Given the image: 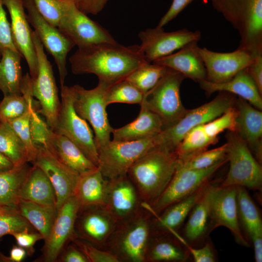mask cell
Here are the masks:
<instances>
[{"instance_id":"ee69618b","label":"cell","mask_w":262,"mask_h":262,"mask_svg":"<svg viewBox=\"0 0 262 262\" xmlns=\"http://www.w3.org/2000/svg\"><path fill=\"white\" fill-rule=\"evenodd\" d=\"M7 123L23 143L27 152L28 162L33 164L35 160L38 150L32 138L29 109L21 116Z\"/></svg>"},{"instance_id":"4dcf8cb0","label":"cell","mask_w":262,"mask_h":262,"mask_svg":"<svg viewBox=\"0 0 262 262\" xmlns=\"http://www.w3.org/2000/svg\"><path fill=\"white\" fill-rule=\"evenodd\" d=\"M20 200L56 208L53 187L45 173L35 164L30 167L20 191L19 201Z\"/></svg>"},{"instance_id":"d6986e66","label":"cell","mask_w":262,"mask_h":262,"mask_svg":"<svg viewBox=\"0 0 262 262\" xmlns=\"http://www.w3.org/2000/svg\"><path fill=\"white\" fill-rule=\"evenodd\" d=\"M199 53L206 69V80L214 83L230 80L249 66L256 56L239 49L229 52H218L199 48Z\"/></svg>"},{"instance_id":"484cf974","label":"cell","mask_w":262,"mask_h":262,"mask_svg":"<svg viewBox=\"0 0 262 262\" xmlns=\"http://www.w3.org/2000/svg\"><path fill=\"white\" fill-rule=\"evenodd\" d=\"M140 105V113L136 119L122 127L113 129V140L126 141L151 138L163 130V123L159 116L148 109L144 103Z\"/></svg>"},{"instance_id":"e0dca14e","label":"cell","mask_w":262,"mask_h":262,"mask_svg":"<svg viewBox=\"0 0 262 262\" xmlns=\"http://www.w3.org/2000/svg\"><path fill=\"white\" fill-rule=\"evenodd\" d=\"M117 224L104 205L88 207L79 211L75 225V237L105 249Z\"/></svg>"},{"instance_id":"2e32d148","label":"cell","mask_w":262,"mask_h":262,"mask_svg":"<svg viewBox=\"0 0 262 262\" xmlns=\"http://www.w3.org/2000/svg\"><path fill=\"white\" fill-rule=\"evenodd\" d=\"M138 36L141 42L139 46L146 61L152 63L173 53L191 42L198 41L201 33L199 31L193 32L186 29L166 32L163 28L156 27L141 31Z\"/></svg>"},{"instance_id":"7a4b0ae2","label":"cell","mask_w":262,"mask_h":262,"mask_svg":"<svg viewBox=\"0 0 262 262\" xmlns=\"http://www.w3.org/2000/svg\"><path fill=\"white\" fill-rule=\"evenodd\" d=\"M179 163L175 151L155 146L131 166L127 175L136 188L142 203L150 205L161 195L171 180Z\"/></svg>"},{"instance_id":"9a60e30c","label":"cell","mask_w":262,"mask_h":262,"mask_svg":"<svg viewBox=\"0 0 262 262\" xmlns=\"http://www.w3.org/2000/svg\"><path fill=\"white\" fill-rule=\"evenodd\" d=\"M212 229L223 226L228 229L236 241L247 246L249 244L241 230L238 214L236 186H216L209 184L206 188Z\"/></svg>"},{"instance_id":"d6a6232c","label":"cell","mask_w":262,"mask_h":262,"mask_svg":"<svg viewBox=\"0 0 262 262\" xmlns=\"http://www.w3.org/2000/svg\"><path fill=\"white\" fill-rule=\"evenodd\" d=\"M28 163L0 172V207L16 208L20 191L31 167Z\"/></svg>"},{"instance_id":"f6af8a7d","label":"cell","mask_w":262,"mask_h":262,"mask_svg":"<svg viewBox=\"0 0 262 262\" xmlns=\"http://www.w3.org/2000/svg\"><path fill=\"white\" fill-rule=\"evenodd\" d=\"M237 115L236 107H230L219 116L203 124L205 132L210 137L218 139L217 136L225 130L235 132Z\"/></svg>"},{"instance_id":"ac0fdd59","label":"cell","mask_w":262,"mask_h":262,"mask_svg":"<svg viewBox=\"0 0 262 262\" xmlns=\"http://www.w3.org/2000/svg\"><path fill=\"white\" fill-rule=\"evenodd\" d=\"M37 153L33 163L45 173L55 193L57 211L73 196L79 175L63 163L54 154L44 147H37Z\"/></svg>"},{"instance_id":"8d00e7d4","label":"cell","mask_w":262,"mask_h":262,"mask_svg":"<svg viewBox=\"0 0 262 262\" xmlns=\"http://www.w3.org/2000/svg\"><path fill=\"white\" fill-rule=\"evenodd\" d=\"M217 141V139L211 138L206 134L203 124L199 125L192 129L184 135L175 152L179 161H183L206 150L209 146Z\"/></svg>"},{"instance_id":"f546056e","label":"cell","mask_w":262,"mask_h":262,"mask_svg":"<svg viewBox=\"0 0 262 262\" xmlns=\"http://www.w3.org/2000/svg\"><path fill=\"white\" fill-rule=\"evenodd\" d=\"M179 241L168 232L151 230L146 252V262L186 261L189 251Z\"/></svg>"},{"instance_id":"6da1fadb","label":"cell","mask_w":262,"mask_h":262,"mask_svg":"<svg viewBox=\"0 0 262 262\" xmlns=\"http://www.w3.org/2000/svg\"><path fill=\"white\" fill-rule=\"evenodd\" d=\"M69 60L73 74H93L98 82L110 86L147 62L139 46H124L117 42L78 48Z\"/></svg>"},{"instance_id":"f5cc1de1","label":"cell","mask_w":262,"mask_h":262,"mask_svg":"<svg viewBox=\"0 0 262 262\" xmlns=\"http://www.w3.org/2000/svg\"><path fill=\"white\" fill-rule=\"evenodd\" d=\"M194 0H173L168 11L160 19L158 28L163 27L176 17V16Z\"/></svg>"},{"instance_id":"c3c4849f","label":"cell","mask_w":262,"mask_h":262,"mask_svg":"<svg viewBox=\"0 0 262 262\" xmlns=\"http://www.w3.org/2000/svg\"><path fill=\"white\" fill-rule=\"evenodd\" d=\"M71 241L82 252L88 262H119L110 251L98 247L83 239L74 237Z\"/></svg>"},{"instance_id":"4316f807","label":"cell","mask_w":262,"mask_h":262,"mask_svg":"<svg viewBox=\"0 0 262 262\" xmlns=\"http://www.w3.org/2000/svg\"><path fill=\"white\" fill-rule=\"evenodd\" d=\"M209 183L207 182L188 196L168 206L160 214L153 215L151 230L169 233L176 231L202 197Z\"/></svg>"},{"instance_id":"ab89813d","label":"cell","mask_w":262,"mask_h":262,"mask_svg":"<svg viewBox=\"0 0 262 262\" xmlns=\"http://www.w3.org/2000/svg\"><path fill=\"white\" fill-rule=\"evenodd\" d=\"M167 67L152 63H145L126 78L144 94L151 90L163 76Z\"/></svg>"},{"instance_id":"681fc988","label":"cell","mask_w":262,"mask_h":262,"mask_svg":"<svg viewBox=\"0 0 262 262\" xmlns=\"http://www.w3.org/2000/svg\"><path fill=\"white\" fill-rule=\"evenodd\" d=\"M2 0H0V55L6 49L17 51L12 37L11 24L6 16Z\"/></svg>"},{"instance_id":"9f6ffc18","label":"cell","mask_w":262,"mask_h":262,"mask_svg":"<svg viewBox=\"0 0 262 262\" xmlns=\"http://www.w3.org/2000/svg\"><path fill=\"white\" fill-rule=\"evenodd\" d=\"M60 260L63 262H88L84 254L74 244L67 246Z\"/></svg>"},{"instance_id":"8992f818","label":"cell","mask_w":262,"mask_h":262,"mask_svg":"<svg viewBox=\"0 0 262 262\" xmlns=\"http://www.w3.org/2000/svg\"><path fill=\"white\" fill-rule=\"evenodd\" d=\"M110 86L98 82L92 89L76 84L71 87L73 106L77 114L91 125L98 151L108 144L113 128L109 122L106 111V95Z\"/></svg>"},{"instance_id":"1f68e13d","label":"cell","mask_w":262,"mask_h":262,"mask_svg":"<svg viewBox=\"0 0 262 262\" xmlns=\"http://www.w3.org/2000/svg\"><path fill=\"white\" fill-rule=\"evenodd\" d=\"M1 56L0 90L4 96L21 94V54L17 51L6 49L2 52Z\"/></svg>"},{"instance_id":"8fae6325","label":"cell","mask_w":262,"mask_h":262,"mask_svg":"<svg viewBox=\"0 0 262 262\" xmlns=\"http://www.w3.org/2000/svg\"><path fill=\"white\" fill-rule=\"evenodd\" d=\"M228 162L226 156L209 167L184 169L178 166L168 185L161 195L150 205L143 204L153 215L160 214L171 205L188 196L209 182L213 174Z\"/></svg>"},{"instance_id":"680465c9","label":"cell","mask_w":262,"mask_h":262,"mask_svg":"<svg viewBox=\"0 0 262 262\" xmlns=\"http://www.w3.org/2000/svg\"><path fill=\"white\" fill-rule=\"evenodd\" d=\"M13 166V164L0 152V172L8 170Z\"/></svg>"},{"instance_id":"9c48e42d","label":"cell","mask_w":262,"mask_h":262,"mask_svg":"<svg viewBox=\"0 0 262 262\" xmlns=\"http://www.w3.org/2000/svg\"><path fill=\"white\" fill-rule=\"evenodd\" d=\"M33 39L37 59V74L34 80L31 78L33 97L40 105L38 113L45 118L46 123L55 131L61 105L52 66L45 53L44 48L33 31Z\"/></svg>"},{"instance_id":"db71d44e","label":"cell","mask_w":262,"mask_h":262,"mask_svg":"<svg viewBox=\"0 0 262 262\" xmlns=\"http://www.w3.org/2000/svg\"><path fill=\"white\" fill-rule=\"evenodd\" d=\"M109 0H74L76 7L86 15H97Z\"/></svg>"},{"instance_id":"836d02e7","label":"cell","mask_w":262,"mask_h":262,"mask_svg":"<svg viewBox=\"0 0 262 262\" xmlns=\"http://www.w3.org/2000/svg\"><path fill=\"white\" fill-rule=\"evenodd\" d=\"M16 208L20 214L42 235L43 239L46 240L58 213L56 208L20 200Z\"/></svg>"},{"instance_id":"7402d4cb","label":"cell","mask_w":262,"mask_h":262,"mask_svg":"<svg viewBox=\"0 0 262 262\" xmlns=\"http://www.w3.org/2000/svg\"><path fill=\"white\" fill-rule=\"evenodd\" d=\"M104 205L117 223L134 215L142 207V201L127 174L107 179Z\"/></svg>"},{"instance_id":"91938a15","label":"cell","mask_w":262,"mask_h":262,"mask_svg":"<svg viewBox=\"0 0 262 262\" xmlns=\"http://www.w3.org/2000/svg\"><path fill=\"white\" fill-rule=\"evenodd\" d=\"M1 56V55H0V57Z\"/></svg>"},{"instance_id":"4fadbf2b","label":"cell","mask_w":262,"mask_h":262,"mask_svg":"<svg viewBox=\"0 0 262 262\" xmlns=\"http://www.w3.org/2000/svg\"><path fill=\"white\" fill-rule=\"evenodd\" d=\"M27 17L29 23L34 28V32L43 47L54 59L57 66L61 86L65 85L67 72L66 68V57L75 44L57 27L45 20L39 14L33 0H23Z\"/></svg>"},{"instance_id":"3957f363","label":"cell","mask_w":262,"mask_h":262,"mask_svg":"<svg viewBox=\"0 0 262 262\" xmlns=\"http://www.w3.org/2000/svg\"><path fill=\"white\" fill-rule=\"evenodd\" d=\"M213 8L237 31V49L262 54V0H210Z\"/></svg>"},{"instance_id":"11a10c76","label":"cell","mask_w":262,"mask_h":262,"mask_svg":"<svg viewBox=\"0 0 262 262\" xmlns=\"http://www.w3.org/2000/svg\"><path fill=\"white\" fill-rule=\"evenodd\" d=\"M246 68L262 95V54L256 55Z\"/></svg>"},{"instance_id":"d4e9b609","label":"cell","mask_w":262,"mask_h":262,"mask_svg":"<svg viewBox=\"0 0 262 262\" xmlns=\"http://www.w3.org/2000/svg\"><path fill=\"white\" fill-rule=\"evenodd\" d=\"M198 83L207 96L215 92H226L238 96L262 111V95L246 68L224 82L214 83L204 80Z\"/></svg>"},{"instance_id":"5b68a950","label":"cell","mask_w":262,"mask_h":262,"mask_svg":"<svg viewBox=\"0 0 262 262\" xmlns=\"http://www.w3.org/2000/svg\"><path fill=\"white\" fill-rule=\"evenodd\" d=\"M212 101L197 108L187 110L182 116L172 125L163 129L154 137L155 146L175 151L184 135L193 128L204 124L219 116L235 102L233 94L219 92Z\"/></svg>"},{"instance_id":"277c9868","label":"cell","mask_w":262,"mask_h":262,"mask_svg":"<svg viewBox=\"0 0 262 262\" xmlns=\"http://www.w3.org/2000/svg\"><path fill=\"white\" fill-rule=\"evenodd\" d=\"M152 217L142 206L134 215L118 223L105 250L115 255L119 262H146Z\"/></svg>"},{"instance_id":"f1b7e54d","label":"cell","mask_w":262,"mask_h":262,"mask_svg":"<svg viewBox=\"0 0 262 262\" xmlns=\"http://www.w3.org/2000/svg\"><path fill=\"white\" fill-rule=\"evenodd\" d=\"M47 148L80 175L98 167L70 139L51 130Z\"/></svg>"},{"instance_id":"f907efd6","label":"cell","mask_w":262,"mask_h":262,"mask_svg":"<svg viewBox=\"0 0 262 262\" xmlns=\"http://www.w3.org/2000/svg\"><path fill=\"white\" fill-rule=\"evenodd\" d=\"M177 239L184 245L187 248L189 252L191 254L193 259L196 262H215V256L212 248V246L210 243L207 244L202 247L195 249L190 246L186 243L179 235L177 236Z\"/></svg>"},{"instance_id":"ffe728a7","label":"cell","mask_w":262,"mask_h":262,"mask_svg":"<svg viewBox=\"0 0 262 262\" xmlns=\"http://www.w3.org/2000/svg\"><path fill=\"white\" fill-rule=\"evenodd\" d=\"M79 209L77 199L72 196L58 210L50 233L45 240V262L56 261L65 246L75 237V225Z\"/></svg>"},{"instance_id":"7bdbcfd3","label":"cell","mask_w":262,"mask_h":262,"mask_svg":"<svg viewBox=\"0 0 262 262\" xmlns=\"http://www.w3.org/2000/svg\"><path fill=\"white\" fill-rule=\"evenodd\" d=\"M27 229H31V224L16 207H0V238Z\"/></svg>"},{"instance_id":"ba28073f","label":"cell","mask_w":262,"mask_h":262,"mask_svg":"<svg viewBox=\"0 0 262 262\" xmlns=\"http://www.w3.org/2000/svg\"><path fill=\"white\" fill-rule=\"evenodd\" d=\"M185 78L180 73L167 67L157 83L144 95L142 102L159 116L163 129L176 123L187 110L180 97V86Z\"/></svg>"},{"instance_id":"44dd1931","label":"cell","mask_w":262,"mask_h":262,"mask_svg":"<svg viewBox=\"0 0 262 262\" xmlns=\"http://www.w3.org/2000/svg\"><path fill=\"white\" fill-rule=\"evenodd\" d=\"M11 18V28L14 44L26 60L29 75L34 80L37 74V59L32 33L24 11L23 0H2Z\"/></svg>"},{"instance_id":"f35d334b","label":"cell","mask_w":262,"mask_h":262,"mask_svg":"<svg viewBox=\"0 0 262 262\" xmlns=\"http://www.w3.org/2000/svg\"><path fill=\"white\" fill-rule=\"evenodd\" d=\"M191 211L185 227L184 234L188 241L195 242L201 238L206 232L210 218L206 189Z\"/></svg>"},{"instance_id":"7dc6e473","label":"cell","mask_w":262,"mask_h":262,"mask_svg":"<svg viewBox=\"0 0 262 262\" xmlns=\"http://www.w3.org/2000/svg\"><path fill=\"white\" fill-rule=\"evenodd\" d=\"M37 11L50 25L57 27L63 16L66 0H33Z\"/></svg>"},{"instance_id":"603a6c76","label":"cell","mask_w":262,"mask_h":262,"mask_svg":"<svg viewBox=\"0 0 262 262\" xmlns=\"http://www.w3.org/2000/svg\"><path fill=\"white\" fill-rule=\"evenodd\" d=\"M235 132L247 144L256 159L262 163V112L239 97Z\"/></svg>"},{"instance_id":"816d5d0a","label":"cell","mask_w":262,"mask_h":262,"mask_svg":"<svg viewBox=\"0 0 262 262\" xmlns=\"http://www.w3.org/2000/svg\"><path fill=\"white\" fill-rule=\"evenodd\" d=\"M30 230V229H27L14 233L11 235L14 236L18 246L24 248L28 252L32 253L35 243L38 240L43 239V237L39 232H31Z\"/></svg>"},{"instance_id":"30bf717a","label":"cell","mask_w":262,"mask_h":262,"mask_svg":"<svg viewBox=\"0 0 262 262\" xmlns=\"http://www.w3.org/2000/svg\"><path fill=\"white\" fill-rule=\"evenodd\" d=\"M61 105L55 131L75 144L97 167L98 154L94 136L86 120L76 113L73 106L71 87L61 86Z\"/></svg>"},{"instance_id":"d590c367","label":"cell","mask_w":262,"mask_h":262,"mask_svg":"<svg viewBox=\"0 0 262 262\" xmlns=\"http://www.w3.org/2000/svg\"><path fill=\"white\" fill-rule=\"evenodd\" d=\"M236 200L239 221L251 239L262 236V222L259 212L246 188L236 186Z\"/></svg>"},{"instance_id":"7c38bea8","label":"cell","mask_w":262,"mask_h":262,"mask_svg":"<svg viewBox=\"0 0 262 262\" xmlns=\"http://www.w3.org/2000/svg\"><path fill=\"white\" fill-rule=\"evenodd\" d=\"M154 137L135 141L110 140L98 151V168L107 179L127 174L131 166L155 146Z\"/></svg>"},{"instance_id":"74e56055","label":"cell","mask_w":262,"mask_h":262,"mask_svg":"<svg viewBox=\"0 0 262 262\" xmlns=\"http://www.w3.org/2000/svg\"><path fill=\"white\" fill-rule=\"evenodd\" d=\"M0 152L14 164L28 162L25 146L17 134L6 122L0 123Z\"/></svg>"},{"instance_id":"5bb4252c","label":"cell","mask_w":262,"mask_h":262,"mask_svg":"<svg viewBox=\"0 0 262 262\" xmlns=\"http://www.w3.org/2000/svg\"><path fill=\"white\" fill-rule=\"evenodd\" d=\"M57 28L78 48L116 42L107 30L80 11L74 0H66L65 10Z\"/></svg>"},{"instance_id":"e575fe53","label":"cell","mask_w":262,"mask_h":262,"mask_svg":"<svg viewBox=\"0 0 262 262\" xmlns=\"http://www.w3.org/2000/svg\"><path fill=\"white\" fill-rule=\"evenodd\" d=\"M21 93L4 96L0 102V123L8 122L29 111L30 101L33 97L31 88V77L28 73L22 77Z\"/></svg>"},{"instance_id":"52a82bcc","label":"cell","mask_w":262,"mask_h":262,"mask_svg":"<svg viewBox=\"0 0 262 262\" xmlns=\"http://www.w3.org/2000/svg\"><path fill=\"white\" fill-rule=\"evenodd\" d=\"M226 156L229 170L221 186H241L260 190L262 186V167L246 142L235 132L227 134Z\"/></svg>"},{"instance_id":"b9f144b4","label":"cell","mask_w":262,"mask_h":262,"mask_svg":"<svg viewBox=\"0 0 262 262\" xmlns=\"http://www.w3.org/2000/svg\"><path fill=\"white\" fill-rule=\"evenodd\" d=\"M226 149L227 143H225L212 149L204 150L185 161H179L178 166L192 169L209 167L226 157Z\"/></svg>"},{"instance_id":"6f0895ef","label":"cell","mask_w":262,"mask_h":262,"mask_svg":"<svg viewBox=\"0 0 262 262\" xmlns=\"http://www.w3.org/2000/svg\"><path fill=\"white\" fill-rule=\"evenodd\" d=\"M27 254V251L22 247L19 246H14L12 248L10 257L9 258H6L3 256V260H8L9 262H21L26 257Z\"/></svg>"},{"instance_id":"bcb514c9","label":"cell","mask_w":262,"mask_h":262,"mask_svg":"<svg viewBox=\"0 0 262 262\" xmlns=\"http://www.w3.org/2000/svg\"><path fill=\"white\" fill-rule=\"evenodd\" d=\"M33 104V98L29 105L30 125L32 138L36 148L39 147L47 148L51 129L47 123H46L38 115Z\"/></svg>"},{"instance_id":"60d3db41","label":"cell","mask_w":262,"mask_h":262,"mask_svg":"<svg viewBox=\"0 0 262 262\" xmlns=\"http://www.w3.org/2000/svg\"><path fill=\"white\" fill-rule=\"evenodd\" d=\"M144 94L125 79L111 85L106 95L107 105L114 103L140 104Z\"/></svg>"},{"instance_id":"83f0119b","label":"cell","mask_w":262,"mask_h":262,"mask_svg":"<svg viewBox=\"0 0 262 262\" xmlns=\"http://www.w3.org/2000/svg\"><path fill=\"white\" fill-rule=\"evenodd\" d=\"M107 181L98 167L79 175L73 193L79 210L92 206L105 205Z\"/></svg>"},{"instance_id":"cb8c5ba5","label":"cell","mask_w":262,"mask_h":262,"mask_svg":"<svg viewBox=\"0 0 262 262\" xmlns=\"http://www.w3.org/2000/svg\"><path fill=\"white\" fill-rule=\"evenodd\" d=\"M198 41L191 42L175 53L158 59L152 63L164 66L199 82L206 80V69L199 53Z\"/></svg>"}]
</instances>
